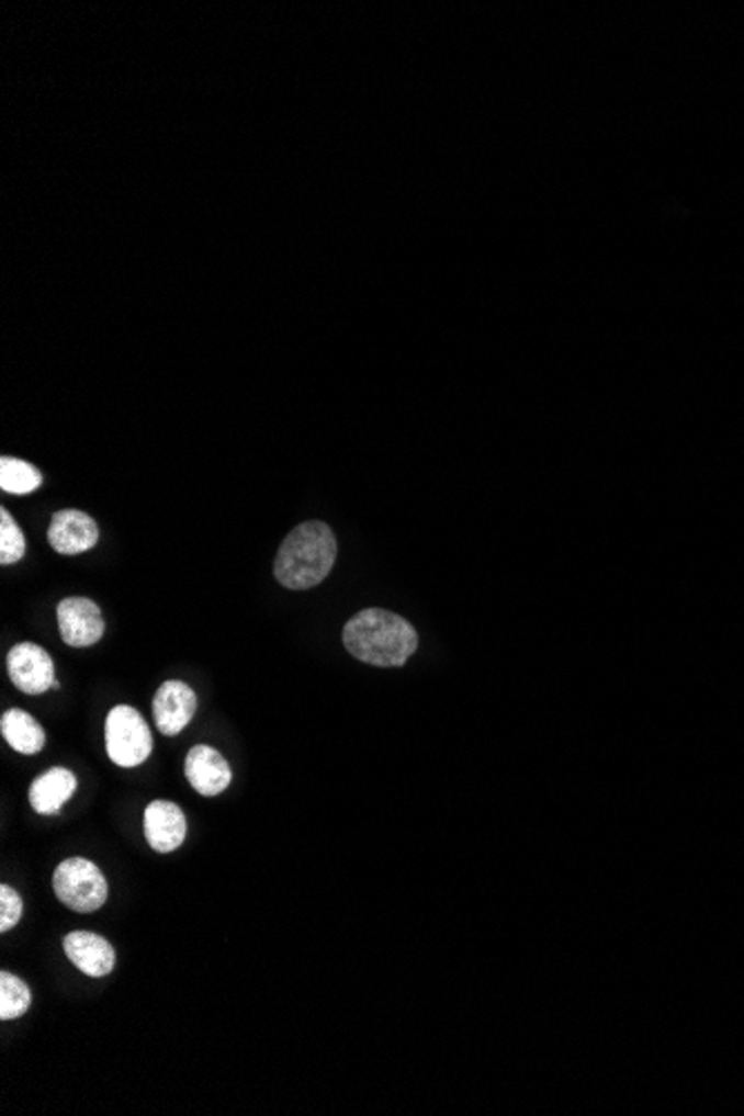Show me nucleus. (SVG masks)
<instances>
[{"label":"nucleus","mask_w":744,"mask_h":1116,"mask_svg":"<svg viewBox=\"0 0 744 1116\" xmlns=\"http://www.w3.org/2000/svg\"><path fill=\"white\" fill-rule=\"evenodd\" d=\"M8 674L14 687L27 696H41L56 683L49 653L32 642L16 644L8 653Z\"/></svg>","instance_id":"nucleus-5"},{"label":"nucleus","mask_w":744,"mask_h":1116,"mask_svg":"<svg viewBox=\"0 0 744 1116\" xmlns=\"http://www.w3.org/2000/svg\"><path fill=\"white\" fill-rule=\"evenodd\" d=\"M67 958L77 965L86 977L103 979L114 970L116 954L114 947L99 934L92 932H71L63 940Z\"/></svg>","instance_id":"nucleus-10"},{"label":"nucleus","mask_w":744,"mask_h":1116,"mask_svg":"<svg viewBox=\"0 0 744 1116\" xmlns=\"http://www.w3.org/2000/svg\"><path fill=\"white\" fill-rule=\"evenodd\" d=\"M337 560V540L326 522H304L288 533L274 560V577L281 586L306 590L322 584Z\"/></svg>","instance_id":"nucleus-2"},{"label":"nucleus","mask_w":744,"mask_h":1116,"mask_svg":"<svg viewBox=\"0 0 744 1116\" xmlns=\"http://www.w3.org/2000/svg\"><path fill=\"white\" fill-rule=\"evenodd\" d=\"M145 838L159 854L179 849L185 841L188 823L179 804L168 800H155L145 809Z\"/></svg>","instance_id":"nucleus-8"},{"label":"nucleus","mask_w":744,"mask_h":1116,"mask_svg":"<svg viewBox=\"0 0 744 1116\" xmlns=\"http://www.w3.org/2000/svg\"><path fill=\"white\" fill-rule=\"evenodd\" d=\"M56 618L63 642L74 649L92 646L105 633L103 613L99 605L88 598H65L56 609Z\"/></svg>","instance_id":"nucleus-6"},{"label":"nucleus","mask_w":744,"mask_h":1116,"mask_svg":"<svg viewBox=\"0 0 744 1116\" xmlns=\"http://www.w3.org/2000/svg\"><path fill=\"white\" fill-rule=\"evenodd\" d=\"M77 791V778L69 769L54 767L38 776L30 787V804L41 815H56Z\"/></svg>","instance_id":"nucleus-12"},{"label":"nucleus","mask_w":744,"mask_h":1116,"mask_svg":"<svg viewBox=\"0 0 744 1116\" xmlns=\"http://www.w3.org/2000/svg\"><path fill=\"white\" fill-rule=\"evenodd\" d=\"M0 731L8 740L10 747L19 754L34 756L45 747L43 726L23 709H12L0 720Z\"/></svg>","instance_id":"nucleus-13"},{"label":"nucleus","mask_w":744,"mask_h":1116,"mask_svg":"<svg viewBox=\"0 0 744 1116\" xmlns=\"http://www.w3.org/2000/svg\"><path fill=\"white\" fill-rule=\"evenodd\" d=\"M25 555V536L16 519L3 508L0 510V564H14Z\"/></svg>","instance_id":"nucleus-16"},{"label":"nucleus","mask_w":744,"mask_h":1116,"mask_svg":"<svg viewBox=\"0 0 744 1116\" xmlns=\"http://www.w3.org/2000/svg\"><path fill=\"white\" fill-rule=\"evenodd\" d=\"M105 749L110 760L125 769L138 767L150 758L153 733L136 709L119 704L110 711L105 720Z\"/></svg>","instance_id":"nucleus-4"},{"label":"nucleus","mask_w":744,"mask_h":1116,"mask_svg":"<svg viewBox=\"0 0 744 1116\" xmlns=\"http://www.w3.org/2000/svg\"><path fill=\"white\" fill-rule=\"evenodd\" d=\"M43 484V475L36 466L16 460V458H3L0 460V488L5 493L14 495H27L34 493Z\"/></svg>","instance_id":"nucleus-14"},{"label":"nucleus","mask_w":744,"mask_h":1116,"mask_svg":"<svg viewBox=\"0 0 744 1116\" xmlns=\"http://www.w3.org/2000/svg\"><path fill=\"white\" fill-rule=\"evenodd\" d=\"M23 916V901L8 884L0 887V932H10Z\"/></svg>","instance_id":"nucleus-17"},{"label":"nucleus","mask_w":744,"mask_h":1116,"mask_svg":"<svg viewBox=\"0 0 744 1116\" xmlns=\"http://www.w3.org/2000/svg\"><path fill=\"white\" fill-rule=\"evenodd\" d=\"M153 711L164 735H179L196 713V694L190 685L170 680L159 687Z\"/></svg>","instance_id":"nucleus-9"},{"label":"nucleus","mask_w":744,"mask_h":1116,"mask_svg":"<svg viewBox=\"0 0 744 1116\" xmlns=\"http://www.w3.org/2000/svg\"><path fill=\"white\" fill-rule=\"evenodd\" d=\"M47 540L60 555H79L97 546L99 527L88 512L65 508L54 512L47 529Z\"/></svg>","instance_id":"nucleus-7"},{"label":"nucleus","mask_w":744,"mask_h":1116,"mask_svg":"<svg viewBox=\"0 0 744 1116\" xmlns=\"http://www.w3.org/2000/svg\"><path fill=\"white\" fill-rule=\"evenodd\" d=\"M32 1005L30 988L14 974H0V1018L14 1021L21 1018Z\"/></svg>","instance_id":"nucleus-15"},{"label":"nucleus","mask_w":744,"mask_h":1116,"mask_svg":"<svg viewBox=\"0 0 744 1116\" xmlns=\"http://www.w3.org/2000/svg\"><path fill=\"white\" fill-rule=\"evenodd\" d=\"M185 776L194 791L201 796H218L226 791L233 782V771L228 760L207 744H196L185 758Z\"/></svg>","instance_id":"nucleus-11"},{"label":"nucleus","mask_w":744,"mask_h":1116,"mask_svg":"<svg viewBox=\"0 0 744 1116\" xmlns=\"http://www.w3.org/2000/svg\"><path fill=\"white\" fill-rule=\"evenodd\" d=\"M346 651L370 666H404L419 646L415 627L391 611L365 609L343 627Z\"/></svg>","instance_id":"nucleus-1"},{"label":"nucleus","mask_w":744,"mask_h":1116,"mask_svg":"<svg viewBox=\"0 0 744 1116\" xmlns=\"http://www.w3.org/2000/svg\"><path fill=\"white\" fill-rule=\"evenodd\" d=\"M52 887L56 899L79 914H92L108 901V880L103 871L86 858L63 860L54 871Z\"/></svg>","instance_id":"nucleus-3"}]
</instances>
